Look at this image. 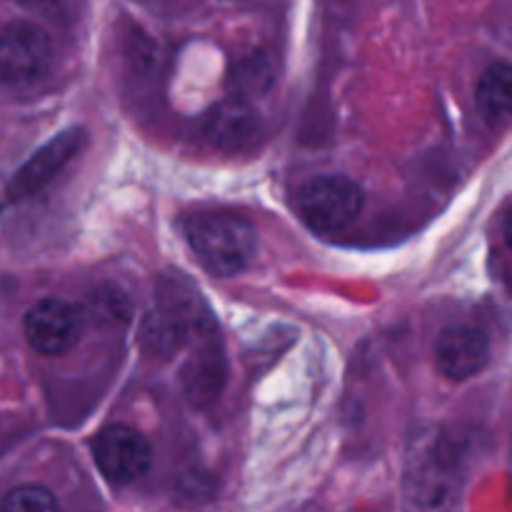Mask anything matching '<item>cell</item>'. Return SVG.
Instances as JSON below:
<instances>
[{
    "mask_svg": "<svg viewBox=\"0 0 512 512\" xmlns=\"http://www.w3.org/2000/svg\"><path fill=\"white\" fill-rule=\"evenodd\" d=\"M23 328L35 353L55 358L78 345L83 335V315L68 300L45 298L25 313Z\"/></svg>",
    "mask_w": 512,
    "mask_h": 512,
    "instance_id": "cell-5",
    "label": "cell"
},
{
    "mask_svg": "<svg viewBox=\"0 0 512 512\" xmlns=\"http://www.w3.org/2000/svg\"><path fill=\"white\" fill-rule=\"evenodd\" d=\"M473 435L435 428L413 438L405 460V498L413 508H453L465 488L478 445Z\"/></svg>",
    "mask_w": 512,
    "mask_h": 512,
    "instance_id": "cell-1",
    "label": "cell"
},
{
    "mask_svg": "<svg viewBox=\"0 0 512 512\" xmlns=\"http://www.w3.org/2000/svg\"><path fill=\"white\" fill-rule=\"evenodd\" d=\"M85 143V130L70 128L65 133L55 135L50 143H45L18 173L13 175V180L5 188V198L10 203H18V200L30 198V195L40 193L75 155L80 153Z\"/></svg>",
    "mask_w": 512,
    "mask_h": 512,
    "instance_id": "cell-7",
    "label": "cell"
},
{
    "mask_svg": "<svg viewBox=\"0 0 512 512\" xmlns=\"http://www.w3.org/2000/svg\"><path fill=\"white\" fill-rule=\"evenodd\" d=\"M203 130L213 148L243 150L258 135V115L243 98H230L210 110Z\"/></svg>",
    "mask_w": 512,
    "mask_h": 512,
    "instance_id": "cell-9",
    "label": "cell"
},
{
    "mask_svg": "<svg viewBox=\"0 0 512 512\" xmlns=\"http://www.w3.org/2000/svg\"><path fill=\"white\" fill-rule=\"evenodd\" d=\"M363 190L345 175H318L298 193V213L313 230L333 233L353 223L363 210Z\"/></svg>",
    "mask_w": 512,
    "mask_h": 512,
    "instance_id": "cell-3",
    "label": "cell"
},
{
    "mask_svg": "<svg viewBox=\"0 0 512 512\" xmlns=\"http://www.w3.org/2000/svg\"><path fill=\"white\" fill-rule=\"evenodd\" d=\"M505 243H508L510 250H512V210H510L508 220H505Z\"/></svg>",
    "mask_w": 512,
    "mask_h": 512,
    "instance_id": "cell-12",
    "label": "cell"
},
{
    "mask_svg": "<svg viewBox=\"0 0 512 512\" xmlns=\"http://www.w3.org/2000/svg\"><path fill=\"white\" fill-rule=\"evenodd\" d=\"M0 508L8 512H53L58 510V500L48 488L23 485V488L10 490L3 503H0Z\"/></svg>",
    "mask_w": 512,
    "mask_h": 512,
    "instance_id": "cell-11",
    "label": "cell"
},
{
    "mask_svg": "<svg viewBox=\"0 0 512 512\" xmlns=\"http://www.w3.org/2000/svg\"><path fill=\"white\" fill-rule=\"evenodd\" d=\"M478 108L495 128L512 123V65L493 63L478 80Z\"/></svg>",
    "mask_w": 512,
    "mask_h": 512,
    "instance_id": "cell-10",
    "label": "cell"
},
{
    "mask_svg": "<svg viewBox=\"0 0 512 512\" xmlns=\"http://www.w3.org/2000/svg\"><path fill=\"white\" fill-rule=\"evenodd\" d=\"M53 65V40L30 20H13L0 30V80L10 85L38 83Z\"/></svg>",
    "mask_w": 512,
    "mask_h": 512,
    "instance_id": "cell-4",
    "label": "cell"
},
{
    "mask_svg": "<svg viewBox=\"0 0 512 512\" xmlns=\"http://www.w3.org/2000/svg\"><path fill=\"white\" fill-rule=\"evenodd\" d=\"M195 258L213 275H238L253 263L258 233L250 220L233 213H198L183 223Z\"/></svg>",
    "mask_w": 512,
    "mask_h": 512,
    "instance_id": "cell-2",
    "label": "cell"
},
{
    "mask_svg": "<svg viewBox=\"0 0 512 512\" xmlns=\"http://www.w3.org/2000/svg\"><path fill=\"white\" fill-rule=\"evenodd\" d=\"M490 360V340L475 325H453L435 343V363L448 380L463 383L483 373Z\"/></svg>",
    "mask_w": 512,
    "mask_h": 512,
    "instance_id": "cell-8",
    "label": "cell"
},
{
    "mask_svg": "<svg viewBox=\"0 0 512 512\" xmlns=\"http://www.w3.org/2000/svg\"><path fill=\"white\" fill-rule=\"evenodd\" d=\"M95 463L113 485L135 483L150 470L153 445L130 425H110L95 443Z\"/></svg>",
    "mask_w": 512,
    "mask_h": 512,
    "instance_id": "cell-6",
    "label": "cell"
}]
</instances>
